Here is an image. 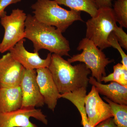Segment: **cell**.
<instances>
[{
	"label": "cell",
	"mask_w": 127,
	"mask_h": 127,
	"mask_svg": "<svg viewBox=\"0 0 127 127\" xmlns=\"http://www.w3.org/2000/svg\"><path fill=\"white\" fill-rule=\"evenodd\" d=\"M98 9L104 7H112L113 0H95Z\"/></svg>",
	"instance_id": "cb8c5ba5"
},
{
	"label": "cell",
	"mask_w": 127,
	"mask_h": 127,
	"mask_svg": "<svg viewBox=\"0 0 127 127\" xmlns=\"http://www.w3.org/2000/svg\"><path fill=\"white\" fill-rule=\"evenodd\" d=\"M77 50L82 52L73 55L67 59V61L71 64L77 62L84 64L92 72V77L101 83L102 78L106 76V67L114 60L107 58L102 50L86 37L79 42Z\"/></svg>",
	"instance_id": "277c9868"
},
{
	"label": "cell",
	"mask_w": 127,
	"mask_h": 127,
	"mask_svg": "<svg viewBox=\"0 0 127 127\" xmlns=\"http://www.w3.org/2000/svg\"><path fill=\"white\" fill-rule=\"evenodd\" d=\"M112 32L121 46L127 51V34L123 28L117 25Z\"/></svg>",
	"instance_id": "44dd1931"
},
{
	"label": "cell",
	"mask_w": 127,
	"mask_h": 127,
	"mask_svg": "<svg viewBox=\"0 0 127 127\" xmlns=\"http://www.w3.org/2000/svg\"><path fill=\"white\" fill-rule=\"evenodd\" d=\"M103 99L110 106L116 125L118 127H127V105L114 102L106 97Z\"/></svg>",
	"instance_id": "e0dca14e"
},
{
	"label": "cell",
	"mask_w": 127,
	"mask_h": 127,
	"mask_svg": "<svg viewBox=\"0 0 127 127\" xmlns=\"http://www.w3.org/2000/svg\"><path fill=\"white\" fill-rule=\"evenodd\" d=\"M31 117L48 124L46 116L41 109L28 107L9 112H0V127H38L30 121Z\"/></svg>",
	"instance_id": "52a82bcc"
},
{
	"label": "cell",
	"mask_w": 127,
	"mask_h": 127,
	"mask_svg": "<svg viewBox=\"0 0 127 127\" xmlns=\"http://www.w3.org/2000/svg\"><path fill=\"white\" fill-rule=\"evenodd\" d=\"M108 41L110 46L118 50L122 57V60L121 62L124 66L127 68V56L125 54L122 49V48L119 43L118 41L116 39V37L113 34L112 32L109 35L108 38Z\"/></svg>",
	"instance_id": "ffe728a7"
},
{
	"label": "cell",
	"mask_w": 127,
	"mask_h": 127,
	"mask_svg": "<svg viewBox=\"0 0 127 127\" xmlns=\"http://www.w3.org/2000/svg\"><path fill=\"white\" fill-rule=\"evenodd\" d=\"M22 94L20 86L0 88V112L6 113L21 108Z\"/></svg>",
	"instance_id": "5bb4252c"
},
{
	"label": "cell",
	"mask_w": 127,
	"mask_h": 127,
	"mask_svg": "<svg viewBox=\"0 0 127 127\" xmlns=\"http://www.w3.org/2000/svg\"><path fill=\"white\" fill-rule=\"evenodd\" d=\"M101 82H113L127 87V68L122 64L118 63L113 66V72L102 78Z\"/></svg>",
	"instance_id": "ac0fdd59"
},
{
	"label": "cell",
	"mask_w": 127,
	"mask_h": 127,
	"mask_svg": "<svg viewBox=\"0 0 127 127\" xmlns=\"http://www.w3.org/2000/svg\"><path fill=\"white\" fill-rule=\"evenodd\" d=\"M89 83L95 87L99 94L106 96L113 102L127 105V87L113 82L103 84L92 76L89 77Z\"/></svg>",
	"instance_id": "4fadbf2b"
},
{
	"label": "cell",
	"mask_w": 127,
	"mask_h": 127,
	"mask_svg": "<svg viewBox=\"0 0 127 127\" xmlns=\"http://www.w3.org/2000/svg\"><path fill=\"white\" fill-rule=\"evenodd\" d=\"M84 102L89 122L93 127L107 119L113 117L109 104L103 101L94 86L85 96Z\"/></svg>",
	"instance_id": "ba28073f"
},
{
	"label": "cell",
	"mask_w": 127,
	"mask_h": 127,
	"mask_svg": "<svg viewBox=\"0 0 127 127\" xmlns=\"http://www.w3.org/2000/svg\"><path fill=\"white\" fill-rule=\"evenodd\" d=\"M25 41V39H22L9 51L14 59L27 70L48 68L51 63L52 53H48L46 59H42L39 56L38 52H29L25 49L24 45Z\"/></svg>",
	"instance_id": "8fae6325"
},
{
	"label": "cell",
	"mask_w": 127,
	"mask_h": 127,
	"mask_svg": "<svg viewBox=\"0 0 127 127\" xmlns=\"http://www.w3.org/2000/svg\"><path fill=\"white\" fill-rule=\"evenodd\" d=\"M48 68L60 94L87 87L91 72L84 63L72 65L62 57L53 53Z\"/></svg>",
	"instance_id": "7a4b0ae2"
},
{
	"label": "cell",
	"mask_w": 127,
	"mask_h": 127,
	"mask_svg": "<svg viewBox=\"0 0 127 127\" xmlns=\"http://www.w3.org/2000/svg\"><path fill=\"white\" fill-rule=\"evenodd\" d=\"M59 5L67 6L71 10L87 12L91 17L95 16L98 8L95 0H54Z\"/></svg>",
	"instance_id": "2e32d148"
},
{
	"label": "cell",
	"mask_w": 127,
	"mask_h": 127,
	"mask_svg": "<svg viewBox=\"0 0 127 127\" xmlns=\"http://www.w3.org/2000/svg\"><path fill=\"white\" fill-rule=\"evenodd\" d=\"M95 127H118L114 123L112 117L109 118L99 123Z\"/></svg>",
	"instance_id": "603a6c76"
},
{
	"label": "cell",
	"mask_w": 127,
	"mask_h": 127,
	"mask_svg": "<svg viewBox=\"0 0 127 127\" xmlns=\"http://www.w3.org/2000/svg\"><path fill=\"white\" fill-rule=\"evenodd\" d=\"M25 38L32 42L34 52L45 49L61 56H70L69 41L59 29L41 23L28 14L25 21Z\"/></svg>",
	"instance_id": "6da1fadb"
},
{
	"label": "cell",
	"mask_w": 127,
	"mask_h": 127,
	"mask_svg": "<svg viewBox=\"0 0 127 127\" xmlns=\"http://www.w3.org/2000/svg\"><path fill=\"white\" fill-rule=\"evenodd\" d=\"M27 15L21 9L12 10L9 15L0 17L1 25L4 29V37L0 43V53L9 51L17 43L25 38V21Z\"/></svg>",
	"instance_id": "8992f818"
},
{
	"label": "cell",
	"mask_w": 127,
	"mask_h": 127,
	"mask_svg": "<svg viewBox=\"0 0 127 127\" xmlns=\"http://www.w3.org/2000/svg\"><path fill=\"white\" fill-rule=\"evenodd\" d=\"M24 68L10 52L3 55L0 58V88L20 86Z\"/></svg>",
	"instance_id": "30bf717a"
},
{
	"label": "cell",
	"mask_w": 127,
	"mask_h": 127,
	"mask_svg": "<svg viewBox=\"0 0 127 127\" xmlns=\"http://www.w3.org/2000/svg\"><path fill=\"white\" fill-rule=\"evenodd\" d=\"M36 76V70L24 68L20 85L22 94V108L41 107L45 104L37 81Z\"/></svg>",
	"instance_id": "9c48e42d"
},
{
	"label": "cell",
	"mask_w": 127,
	"mask_h": 127,
	"mask_svg": "<svg viewBox=\"0 0 127 127\" xmlns=\"http://www.w3.org/2000/svg\"><path fill=\"white\" fill-rule=\"evenodd\" d=\"M86 95L87 88L82 87L72 92L60 94L59 98L69 100L77 108L81 116V124L83 127H93L89 122L85 110L84 99Z\"/></svg>",
	"instance_id": "9a60e30c"
},
{
	"label": "cell",
	"mask_w": 127,
	"mask_h": 127,
	"mask_svg": "<svg viewBox=\"0 0 127 127\" xmlns=\"http://www.w3.org/2000/svg\"><path fill=\"white\" fill-rule=\"evenodd\" d=\"M31 8L37 21L55 27L62 33L74 22H83L81 11L64 9L54 0H37Z\"/></svg>",
	"instance_id": "3957f363"
},
{
	"label": "cell",
	"mask_w": 127,
	"mask_h": 127,
	"mask_svg": "<svg viewBox=\"0 0 127 127\" xmlns=\"http://www.w3.org/2000/svg\"><path fill=\"white\" fill-rule=\"evenodd\" d=\"M22 0H0V18L7 15L5 9L11 4L20 2Z\"/></svg>",
	"instance_id": "7402d4cb"
},
{
	"label": "cell",
	"mask_w": 127,
	"mask_h": 127,
	"mask_svg": "<svg viewBox=\"0 0 127 127\" xmlns=\"http://www.w3.org/2000/svg\"><path fill=\"white\" fill-rule=\"evenodd\" d=\"M113 7L117 22L121 27L127 28V0H116Z\"/></svg>",
	"instance_id": "d6986e66"
},
{
	"label": "cell",
	"mask_w": 127,
	"mask_h": 127,
	"mask_svg": "<svg viewBox=\"0 0 127 127\" xmlns=\"http://www.w3.org/2000/svg\"><path fill=\"white\" fill-rule=\"evenodd\" d=\"M36 70L37 81L45 103L49 109L54 111L60 94L48 68H41Z\"/></svg>",
	"instance_id": "7c38bea8"
},
{
	"label": "cell",
	"mask_w": 127,
	"mask_h": 127,
	"mask_svg": "<svg viewBox=\"0 0 127 127\" xmlns=\"http://www.w3.org/2000/svg\"><path fill=\"white\" fill-rule=\"evenodd\" d=\"M116 23L112 7L99 8L96 15L86 22V37L101 50L111 47L108 38Z\"/></svg>",
	"instance_id": "5b68a950"
}]
</instances>
